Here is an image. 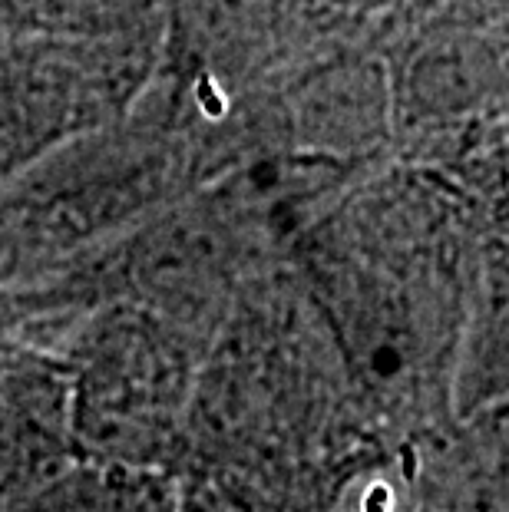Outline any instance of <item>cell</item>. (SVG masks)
<instances>
[{
	"label": "cell",
	"mask_w": 509,
	"mask_h": 512,
	"mask_svg": "<svg viewBox=\"0 0 509 512\" xmlns=\"http://www.w3.org/2000/svg\"><path fill=\"white\" fill-rule=\"evenodd\" d=\"M496 433V466L490 476V493H486V509L509 512V413L503 423L493 427Z\"/></svg>",
	"instance_id": "6da1fadb"
}]
</instances>
